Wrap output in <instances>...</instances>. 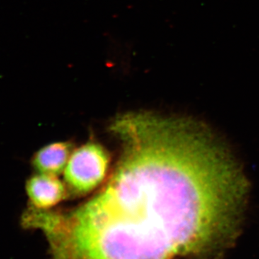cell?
<instances>
[{
    "mask_svg": "<svg viewBox=\"0 0 259 259\" xmlns=\"http://www.w3.org/2000/svg\"><path fill=\"white\" fill-rule=\"evenodd\" d=\"M30 207L47 210L66 197V190L64 184L56 175L39 173L30 177L25 185Z\"/></svg>",
    "mask_w": 259,
    "mask_h": 259,
    "instance_id": "3",
    "label": "cell"
},
{
    "mask_svg": "<svg viewBox=\"0 0 259 259\" xmlns=\"http://www.w3.org/2000/svg\"><path fill=\"white\" fill-rule=\"evenodd\" d=\"M109 163L110 155L102 145L88 143L71 153L65 168V180L74 193H90L106 177Z\"/></svg>",
    "mask_w": 259,
    "mask_h": 259,
    "instance_id": "2",
    "label": "cell"
},
{
    "mask_svg": "<svg viewBox=\"0 0 259 259\" xmlns=\"http://www.w3.org/2000/svg\"><path fill=\"white\" fill-rule=\"evenodd\" d=\"M120 154L106 185L40 229L56 259H220L241 231L250 185L200 121L130 112L109 126Z\"/></svg>",
    "mask_w": 259,
    "mask_h": 259,
    "instance_id": "1",
    "label": "cell"
},
{
    "mask_svg": "<svg viewBox=\"0 0 259 259\" xmlns=\"http://www.w3.org/2000/svg\"><path fill=\"white\" fill-rule=\"evenodd\" d=\"M72 152L69 142H56L44 146L37 151L32 159V164L39 173L58 175L61 173Z\"/></svg>",
    "mask_w": 259,
    "mask_h": 259,
    "instance_id": "4",
    "label": "cell"
}]
</instances>
